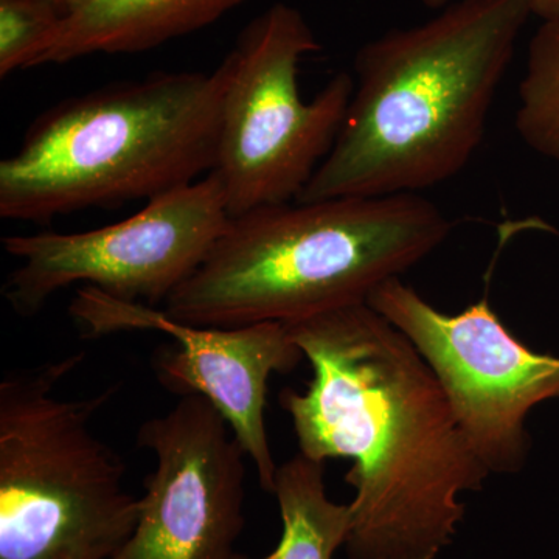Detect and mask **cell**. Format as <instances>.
<instances>
[{"label": "cell", "mask_w": 559, "mask_h": 559, "mask_svg": "<svg viewBox=\"0 0 559 559\" xmlns=\"http://www.w3.org/2000/svg\"><path fill=\"white\" fill-rule=\"evenodd\" d=\"M312 367L283 390L300 454L349 459V559H436L487 466L414 344L367 301L285 323Z\"/></svg>", "instance_id": "cell-1"}, {"label": "cell", "mask_w": 559, "mask_h": 559, "mask_svg": "<svg viewBox=\"0 0 559 559\" xmlns=\"http://www.w3.org/2000/svg\"><path fill=\"white\" fill-rule=\"evenodd\" d=\"M530 16L528 0H455L364 44L340 134L296 202L419 193L465 170Z\"/></svg>", "instance_id": "cell-2"}, {"label": "cell", "mask_w": 559, "mask_h": 559, "mask_svg": "<svg viewBox=\"0 0 559 559\" xmlns=\"http://www.w3.org/2000/svg\"><path fill=\"white\" fill-rule=\"evenodd\" d=\"M452 227L418 193L253 210L229 219L164 311L209 329L312 318L367 301L439 248Z\"/></svg>", "instance_id": "cell-3"}, {"label": "cell", "mask_w": 559, "mask_h": 559, "mask_svg": "<svg viewBox=\"0 0 559 559\" xmlns=\"http://www.w3.org/2000/svg\"><path fill=\"white\" fill-rule=\"evenodd\" d=\"M229 55L212 72H157L44 110L0 162V216L49 223L150 201L216 164Z\"/></svg>", "instance_id": "cell-4"}, {"label": "cell", "mask_w": 559, "mask_h": 559, "mask_svg": "<svg viewBox=\"0 0 559 559\" xmlns=\"http://www.w3.org/2000/svg\"><path fill=\"white\" fill-rule=\"evenodd\" d=\"M83 359L0 382V559H112L138 524L123 462L91 430L117 385L87 400L55 396Z\"/></svg>", "instance_id": "cell-5"}, {"label": "cell", "mask_w": 559, "mask_h": 559, "mask_svg": "<svg viewBox=\"0 0 559 559\" xmlns=\"http://www.w3.org/2000/svg\"><path fill=\"white\" fill-rule=\"evenodd\" d=\"M319 50L304 14L277 2L246 25L227 53L231 75L210 173L218 179L230 218L299 200L333 148L355 79L336 73L305 102L300 61Z\"/></svg>", "instance_id": "cell-6"}, {"label": "cell", "mask_w": 559, "mask_h": 559, "mask_svg": "<svg viewBox=\"0 0 559 559\" xmlns=\"http://www.w3.org/2000/svg\"><path fill=\"white\" fill-rule=\"evenodd\" d=\"M229 219L223 189L209 173L102 229L3 237V250L21 263L7 278L3 297L17 314L32 318L53 294L81 283L156 308L201 266Z\"/></svg>", "instance_id": "cell-7"}, {"label": "cell", "mask_w": 559, "mask_h": 559, "mask_svg": "<svg viewBox=\"0 0 559 559\" xmlns=\"http://www.w3.org/2000/svg\"><path fill=\"white\" fill-rule=\"evenodd\" d=\"M367 304L426 360L489 474L520 473L530 450V411L559 399V358L522 344L488 299L448 316L395 277Z\"/></svg>", "instance_id": "cell-8"}, {"label": "cell", "mask_w": 559, "mask_h": 559, "mask_svg": "<svg viewBox=\"0 0 559 559\" xmlns=\"http://www.w3.org/2000/svg\"><path fill=\"white\" fill-rule=\"evenodd\" d=\"M138 444L156 457L131 538L112 559H241L248 457L227 419L201 395L146 419Z\"/></svg>", "instance_id": "cell-9"}, {"label": "cell", "mask_w": 559, "mask_h": 559, "mask_svg": "<svg viewBox=\"0 0 559 559\" xmlns=\"http://www.w3.org/2000/svg\"><path fill=\"white\" fill-rule=\"evenodd\" d=\"M69 312L92 337L120 331H156L173 337L175 344L154 355L157 381L176 395L207 399L255 465L260 487L274 491L278 468L264 421L267 382L272 373H290L304 359L285 323L190 325L148 305L114 299L94 286L76 289Z\"/></svg>", "instance_id": "cell-10"}, {"label": "cell", "mask_w": 559, "mask_h": 559, "mask_svg": "<svg viewBox=\"0 0 559 559\" xmlns=\"http://www.w3.org/2000/svg\"><path fill=\"white\" fill-rule=\"evenodd\" d=\"M246 0H72L28 69L139 53L219 21Z\"/></svg>", "instance_id": "cell-11"}, {"label": "cell", "mask_w": 559, "mask_h": 559, "mask_svg": "<svg viewBox=\"0 0 559 559\" xmlns=\"http://www.w3.org/2000/svg\"><path fill=\"white\" fill-rule=\"evenodd\" d=\"M325 463L304 454L283 463L274 491L283 522L277 549L260 559H333L348 538L349 506L333 502L323 481ZM241 559H250L242 555Z\"/></svg>", "instance_id": "cell-12"}, {"label": "cell", "mask_w": 559, "mask_h": 559, "mask_svg": "<svg viewBox=\"0 0 559 559\" xmlns=\"http://www.w3.org/2000/svg\"><path fill=\"white\" fill-rule=\"evenodd\" d=\"M514 127L528 148L559 164V20L530 40Z\"/></svg>", "instance_id": "cell-13"}, {"label": "cell", "mask_w": 559, "mask_h": 559, "mask_svg": "<svg viewBox=\"0 0 559 559\" xmlns=\"http://www.w3.org/2000/svg\"><path fill=\"white\" fill-rule=\"evenodd\" d=\"M61 17L47 0H0V79L27 70Z\"/></svg>", "instance_id": "cell-14"}, {"label": "cell", "mask_w": 559, "mask_h": 559, "mask_svg": "<svg viewBox=\"0 0 559 559\" xmlns=\"http://www.w3.org/2000/svg\"><path fill=\"white\" fill-rule=\"evenodd\" d=\"M429 9H443L455 0H421ZM533 16L543 22L559 20V0H528Z\"/></svg>", "instance_id": "cell-15"}, {"label": "cell", "mask_w": 559, "mask_h": 559, "mask_svg": "<svg viewBox=\"0 0 559 559\" xmlns=\"http://www.w3.org/2000/svg\"><path fill=\"white\" fill-rule=\"evenodd\" d=\"M47 2H50L51 5L57 7V9L60 10L62 14H64L66 10H68L69 3L72 2V0H47Z\"/></svg>", "instance_id": "cell-16"}]
</instances>
